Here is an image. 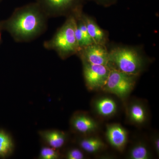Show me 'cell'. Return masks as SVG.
Returning a JSON list of instances; mask_svg holds the SVG:
<instances>
[{"label":"cell","instance_id":"6da1fadb","mask_svg":"<svg viewBox=\"0 0 159 159\" xmlns=\"http://www.w3.org/2000/svg\"><path fill=\"white\" fill-rule=\"evenodd\" d=\"M48 18L35 2L16 8L10 17L1 21V25L15 41L29 42L45 32Z\"/></svg>","mask_w":159,"mask_h":159},{"label":"cell","instance_id":"7a4b0ae2","mask_svg":"<svg viewBox=\"0 0 159 159\" xmlns=\"http://www.w3.org/2000/svg\"><path fill=\"white\" fill-rule=\"evenodd\" d=\"M75 27L76 19L74 15H70L54 36L44 42V48L56 51L62 59L78 54L81 48L75 36Z\"/></svg>","mask_w":159,"mask_h":159},{"label":"cell","instance_id":"3957f363","mask_svg":"<svg viewBox=\"0 0 159 159\" xmlns=\"http://www.w3.org/2000/svg\"><path fill=\"white\" fill-rule=\"evenodd\" d=\"M108 66L126 74L138 76L143 70L144 61L133 49L118 47L109 52Z\"/></svg>","mask_w":159,"mask_h":159},{"label":"cell","instance_id":"277c9868","mask_svg":"<svg viewBox=\"0 0 159 159\" xmlns=\"http://www.w3.org/2000/svg\"><path fill=\"white\" fill-rule=\"evenodd\" d=\"M136 76L111 69L108 79L102 90L125 100L134 87Z\"/></svg>","mask_w":159,"mask_h":159},{"label":"cell","instance_id":"5b68a950","mask_svg":"<svg viewBox=\"0 0 159 159\" xmlns=\"http://www.w3.org/2000/svg\"><path fill=\"white\" fill-rule=\"evenodd\" d=\"M84 0H35L46 15L54 17L73 15L82 9Z\"/></svg>","mask_w":159,"mask_h":159},{"label":"cell","instance_id":"8992f818","mask_svg":"<svg viewBox=\"0 0 159 159\" xmlns=\"http://www.w3.org/2000/svg\"><path fill=\"white\" fill-rule=\"evenodd\" d=\"M82 61L84 77L88 88L90 90H102L108 79L111 69L107 66Z\"/></svg>","mask_w":159,"mask_h":159},{"label":"cell","instance_id":"52a82bcc","mask_svg":"<svg viewBox=\"0 0 159 159\" xmlns=\"http://www.w3.org/2000/svg\"><path fill=\"white\" fill-rule=\"evenodd\" d=\"M70 126L74 133L78 136L93 135L99 129L97 121L89 115L83 111H77L70 120Z\"/></svg>","mask_w":159,"mask_h":159},{"label":"cell","instance_id":"ba28073f","mask_svg":"<svg viewBox=\"0 0 159 159\" xmlns=\"http://www.w3.org/2000/svg\"><path fill=\"white\" fill-rule=\"evenodd\" d=\"M78 54L81 60L93 64L108 66L109 52L103 45L92 44L83 48Z\"/></svg>","mask_w":159,"mask_h":159},{"label":"cell","instance_id":"9c48e42d","mask_svg":"<svg viewBox=\"0 0 159 159\" xmlns=\"http://www.w3.org/2000/svg\"><path fill=\"white\" fill-rule=\"evenodd\" d=\"M106 137L113 148L119 152L124 151L128 141V133L122 125L117 123L107 125Z\"/></svg>","mask_w":159,"mask_h":159},{"label":"cell","instance_id":"30bf717a","mask_svg":"<svg viewBox=\"0 0 159 159\" xmlns=\"http://www.w3.org/2000/svg\"><path fill=\"white\" fill-rule=\"evenodd\" d=\"M39 135L43 145L61 151L67 143L69 135L66 132L58 129L39 130Z\"/></svg>","mask_w":159,"mask_h":159},{"label":"cell","instance_id":"8fae6325","mask_svg":"<svg viewBox=\"0 0 159 159\" xmlns=\"http://www.w3.org/2000/svg\"><path fill=\"white\" fill-rule=\"evenodd\" d=\"M79 136L81 137L77 139V145L85 153H98L105 148V144L99 137L92 135Z\"/></svg>","mask_w":159,"mask_h":159},{"label":"cell","instance_id":"7c38bea8","mask_svg":"<svg viewBox=\"0 0 159 159\" xmlns=\"http://www.w3.org/2000/svg\"><path fill=\"white\" fill-rule=\"evenodd\" d=\"M129 104L127 116L129 122L139 126L144 125L148 119V114L143 103L140 101H135Z\"/></svg>","mask_w":159,"mask_h":159},{"label":"cell","instance_id":"4fadbf2b","mask_svg":"<svg viewBox=\"0 0 159 159\" xmlns=\"http://www.w3.org/2000/svg\"><path fill=\"white\" fill-rule=\"evenodd\" d=\"M93 108L97 115L102 118H110L117 112L116 102L111 97H102L95 99Z\"/></svg>","mask_w":159,"mask_h":159},{"label":"cell","instance_id":"5bb4252c","mask_svg":"<svg viewBox=\"0 0 159 159\" xmlns=\"http://www.w3.org/2000/svg\"><path fill=\"white\" fill-rule=\"evenodd\" d=\"M81 13L82 9H80L74 14L76 19L75 36L80 48L81 49L94 43L89 34L85 23L81 17Z\"/></svg>","mask_w":159,"mask_h":159},{"label":"cell","instance_id":"9a60e30c","mask_svg":"<svg viewBox=\"0 0 159 159\" xmlns=\"http://www.w3.org/2000/svg\"><path fill=\"white\" fill-rule=\"evenodd\" d=\"M81 17L85 23L86 27L91 39L94 43L104 45L106 41V36L104 31L99 28L97 23L91 18L87 16L82 12Z\"/></svg>","mask_w":159,"mask_h":159},{"label":"cell","instance_id":"2e32d148","mask_svg":"<svg viewBox=\"0 0 159 159\" xmlns=\"http://www.w3.org/2000/svg\"><path fill=\"white\" fill-rule=\"evenodd\" d=\"M15 143L12 137L9 133L0 129V158L6 159L13 154Z\"/></svg>","mask_w":159,"mask_h":159},{"label":"cell","instance_id":"e0dca14e","mask_svg":"<svg viewBox=\"0 0 159 159\" xmlns=\"http://www.w3.org/2000/svg\"><path fill=\"white\" fill-rule=\"evenodd\" d=\"M151 157V153L147 145L142 142L133 145L127 154V158L129 159H149Z\"/></svg>","mask_w":159,"mask_h":159},{"label":"cell","instance_id":"ac0fdd59","mask_svg":"<svg viewBox=\"0 0 159 159\" xmlns=\"http://www.w3.org/2000/svg\"><path fill=\"white\" fill-rule=\"evenodd\" d=\"M62 157L60 150L43 144L40 150L38 159H59Z\"/></svg>","mask_w":159,"mask_h":159},{"label":"cell","instance_id":"d6986e66","mask_svg":"<svg viewBox=\"0 0 159 159\" xmlns=\"http://www.w3.org/2000/svg\"><path fill=\"white\" fill-rule=\"evenodd\" d=\"M84 153L79 147H71L62 154V156L66 159H84L85 157Z\"/></svg>","mask_w":159,"mask_h":159},{"label":"cell","instance_id":"ffe728a7","mask_svg":"<svg viewBox=\"0 0 159 159\" xmlns=\"http://www.w3.org/2000/svg\"><path fill=\"white\" fill-rule=\"evenodd\" d=\"M152 143L156 152L158 155L159 154V138L157 134L153 135L152 138Z\"/></svg>","mask_w":159,"mask_h":159},{"label":"cell","instance_id":"44dd1931","mask_svg":"<svg viewBox=\"0 0 159 159\" xmlns=\"http://www.w3.org/2000/svg\"><path fill=\"white\" fill-rule=\"evenodd\" d=\"M94 1L99 4L108 6L109 5H111V4L115 2L116 0H94Z\"/></svg>","mask_w":159,"mask_h":159},{"label":"cell","instance_id":"7402d4cb","mask_svg":"<svg viewBox=\"0 0 159 159\" xmlns=\"http://www.w3.org/2000/svg\"><path fill=\"white\" fill-rule=\"evenodd\" d=\"M3 31L1 25V21L0 20V45L2 42V31Z\"/></svg>","mask_w":159,"mask_h":159},{"label":"cell","instance_id":"603a6c76","mask_svg":"<svg viewBox=\"0 0 159 159\" xmlns=\"http://www.w3.org/2000/svg\"><path fill=\"white\" fill-rule=\"evenodd\" d=\"M3 0H0V2H2V1Z\"/></svg>","mask_w":159,"mask_h":159}]
</instances>
